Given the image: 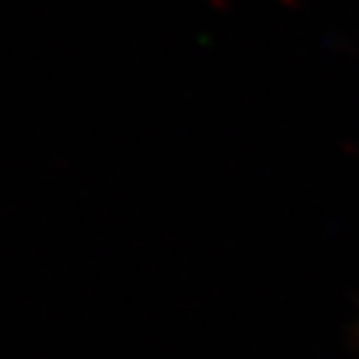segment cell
<instances>
[{
  "label": "cell",
  "instance_id": "obj_1",
  "mask_svg": "<svg viewBox=\"0 0 359 359\" xmlns=\"http://www.w3.org/2000/svg\"><path fill=\"white\" fill-rule=\"evenodd\" d=\"M356 334H359V325H356Z\"/></svg>",
  "mask_w": 359,
  "mask_h": 359
}]
</instances>
